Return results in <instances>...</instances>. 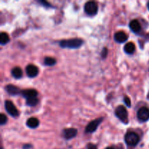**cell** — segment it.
Segmentation results:
<instances>
[{
    "label": "cell",
    "mask_w": 149,
    "mask_h": 149,
    "mask_svg": "<svg viewBox=\"0 0 149 149\" xmlns=\"http://www.w3.org/2000/svg\"><path fill=\"white\" fill-rule=\"evenodd\" d=\"M84 44V41L81 39L74 38V39H63L59 42V45L62 48L68 49H78Z\"/></svg>",
    "instance_id": "cell-1"
},
{
    "label": "cell",
    "mask_w": 149,
    "mask_h": 149,
    "mask_svg": "<svg viewBox=\"0 0 149 149\" xmlns=\"http://www.w3.org/2000/svg\"><path fill=\"white\" fill-rule=\"evenodd\" d=\"M115 115L123 123L127 124L129 122L127 111L124 106H119L116 107L115 109Z\"/></svg>",
    "instance_id": "cell-2"
},
{
    "label": "cell",
    "mask_w": 149,
    "mask_h": 149,
    "mask_svg": "<svg viewBox=\"0 0 149 149\" xmlns=\"http://www.w3.org/2000/svg\"><path fill=\"white\" fill-rule=\"evenodd\" d=\"M125 141L127 145L130 146H135L139 143L140 138L135 132H129L125 135Z\"/></svg>",
    "instance_id": "cell-3"
},
{
    "label": "cell",
    "mask_w": 149,
    "mask_h": 149,
    "mask_svg": "<svg viewBox=\"0 0 149 149\" xmlns=\"http://www.w3.org/2000/svg\"><path fill=\"white\" fill-rule=\"evenodd\" d=\"M84 12L90 16L95 15L98 11V7L97 3L95 1H87L84 4Z\"/></svg>",
    "instance_id": "cell-4"
},
{
    "label": "cell",
    "mask_w": 149,
    "mask_h": 149,
    "mask_svg": "<svg viewBox=\"0 0 149 149\" xmlns=\"http://www.w3.org/2000/svg\"><path fill=\"white\" fill-rule=\"evenodd\" d=\"M4 108L7 113L13 117H17L19 116V111L14 105V103L10 100H5Z\"/></svg>",
    "instance_id": "cell-5"
},
{
    "label": "cell",
    "mask_w": 149,
    "mask_h": 149,
    "mask_svg": "<svg viewBox=\"0 0 149 149\" xmlns=\"http://www.w3.org/2000/svg\"><path fill=\"white\" fill-rule=\"evenodd\" d=\"M103 120V117H100L90 122L88 124V125L86 127L85 133H93V132H94L97 129V127L101 124Z\"/></svg>",
    "instance_id": "cell-6"
},
{
    "label": "cell",
    "mask_w": 149,
    "mask_h": 149,
    "mask_svg": "<svg viewBox=\"0 0 149 149\" xmlns=\"http://www.w3.org/2000/svg\"><path fill=\"white\" fill-rule=\"evenodd\" d=\"M137 117L138 120L142 122H147L149 119V109L147 107H141L137 112Z\"/></svg>",
    "instance_id": "cell-7"
},
{
    "label": "cell",
    "mask_w": 149,
    "mask_h": 149,
    "mask_svg": "<svg viewBox=\"0 0 149 149\" xmlns=\"http://www.w3.org/2000/svg\"><path fill=\"white\" fill-rule=\"evenodd\" d=\"M26 72L28 77H30V78H33V77H36L39 74V68L37 66L33 65V64H29L26 66Z\"/></svg>",
    "instance_id": "cell-8"
},
{
    "label": "cell",
    "mask_w": 149,
    "mask_h": 149,
    "mask_svg": "<svg viewBox=\"0 0 149 149\" xmlns=\"http://www.w3.org/2000/svg\"><path fill=\"white\" fill-rule=\"evenodd\" d=\"M5 90L10 95L15 96L17 95H21L22 90H20L19 87L13 85V84H7L5 86Z\"/></svg>",
    "instance_id": "cell-9"
},
{
    "label": "cell",
    "mask_w": 149,
    "mask_h": 149,
    "mask_svg": "<svg viewBox=\"0 0 149 149\" xmlns=\"http://www.w3.org/2000/svg\"><path fill=\"white\" fill-rule=\"evenodd\" d=\"M21 95L24 97L25 98L27 99L33 98V97H36L38 95V92L36 90L33 89H28V90H22Z\"/></svg>",
    "instance_id": "cell-10"
},
{
    "label": "cell",
    "mask_w": 149,
    "mask_h": 149,
    "mask_svg": "<svg viewBox=\"0 0 149 149\" xmlns=\"http://www.w3.org/2000/svg\"><path fill=\"white\" fill-rule=\"evenodd\" d=\"M63 136L66 140L72 139L77 135V130L75 128H66L63 130Z\"/></svg>",
    "instance_id": "cell-11"
},
{
    "label": "cell",
    "mask_w": 149,
    "mask_h": 149,
    "mask_svg": "<svg viewBox=\"0 0 149 149\" xmlns=\"http://www.w3.org/2000/svg\"><path fill=\"white\" fill-rule=\"evenodd\" d=\"M113 38H114L115 42H118V43H123V42H125L127 40L128 36L125 32L118 31L115 33Z\"/></svg>",
    "instance_id": "cell-12"
},
{
    "label": "cell",
    "mask_w": 149,
    "mask_h": 149,
    "mask_svg": "<svg viewBox=\"0 0 149 149\" xmlns=\"http://www.w3.org/2000/svg\"><path fill=\"white\" fill-rule=\"evenodd\" d=\"M129 26H130V29H131V31L135 33H139L141 30V23H139V21H138V20H131Z\"/></svg>",
    "instance_id": "cell-13"
},
{
    "label": "cell",
    "mask_w": 149,
    "mask_h": 149,
    "mask_svg": "<svg viewBox=\"0 0 149 149\" xmlns=\"http://www.w3.org/2000/svg\"><path fill=\"white\" fill-rule=\"evenodd\" d=\"M39 125V119L35 117H31L26 121V126L31 129H36Z\"/></svg>",
    "instance_id": "cell-14"
},
{
    "label": "cell",
    "mask_w": 149,
    "mask_h": 149,
    "mask_svg": "<svg viewBox=\"0 0 149 149\" xmlns=\"http://www.w3.org/2000/svg\"><path fill=\"white\" fill-rule=\"evenodd\" d=\"M124 51L127 54L131 55V54L134 53V52L135 51V45L132 42H128L124 47Z\"/></svg>",
    "instance_id": "cell-15"
},
{
    "label": "cell",
    "mask_w": 149,
    "mask_h": 149,
    "mask_svg": "<svg viewBox=\"0 0 149 149\" xmlns=\"http://www.w3.org/2000/svg\"><path fill=\"white\" fill-rule=\"evenodd\" d=\"M12 76L15 79H20L23 77V71L20 67H15L12 69Z\"/></svg>",
    "instance_id": "cell-16"
},
{
    "label": "cell",
    "mask_w": 149,
    "mask_h": 149,
    "mask_svg": "<svg viewBox=\"0 0 149 149\" xmlns=\"http://www.w3.org/2000/svg\"><path fill=\"white\" fill-rule=\"evenodd\" d=\"M10 42V37H9L8 34L4 32H1L0 33V44L1 45H5Z\"/></svg>",
    "instance_id": "cell-17"
},
{
    "label": "cell",
    "mask_w": 149,
    "mask_h": 149,
    "mask_svg": "<svg viewBox=\"0 0 149 149\" xmlns=\"http://www.w3.org/2000/svg\"><path fill=\"white\" fill-rule=\"evenodd\" d=\"M57 61L54 58H51V57H46L44 60V63L45 65L47 66H52L56 64Z\"/></svg>",
    "instance_id": "cell-18"
},
{
    "label": "cell",
    "mask_w": 149,
    "mask_h": 149,
    "mask_svg": "<svg viewBox=\"0 0 149 149\" xmlns=\"http://www.w3.org/2000/svg\"><path fill=\"white\" fill-rule=\"evenodd\" d=\"M39 103V100L37 99V97H33V98H30L27 99L26 100V105L29 106H35L38 104Z\"/></svg>",
    "instance_id": "cell-19"
},
{
    "label": "cell",
    "mask_w": 149,
    "mask_h": 149,
    "mask_svg": "<svg viewBox=\"0 0 149 149\" xmlns=\"http://www.w3.org/2000/svg\"><path fill=\"white\" fill-rule=\"evenodd\" d=\"M7 117L6 116L5 114L4 113H1L0 115V125H4L7 123Z\"/></svg>",
    "instance_id": "cell-20"
},
{
    "label": "cell",
    "mask_w": 149,
    "mask_h": 149,
    "mask_svg": "<svg viewBox=\"0 0 149 149\" xmlns=\"http://www.w3.org/2000/svg\"><path fill=\"white\" fill-rule=\"evenodd\" d=\"M124 102H125V103L126 104L127 106H128V107H130L131 100L128 96H125V97H124Z\"/></svg>",
    "instance_id": "cell-21"
},
{
    "label": "cell",
    "mask_w": 149,
    "mask_h": 149,
    "mask_svg": "<svg viewBox=\"0 0 149 149\" xmlns=\"http://www.w3.org/2000/svg\"><path fill=\"white\" fill-rule=\"evenodd\" d=\"M107 55H108V49L106 47H104L101 52L102 58H103V59L106 58V56H107Z\"/></svg>",
    "instance_id": "cell-22"
},
{
    "label": "cell",
    "mask_w": 149,
    "mask_h": 149,
    "mask_svg": "<svg viewBox=\"0 0 149 149\" xmlns=\"http://www.w3.org/2000/svg\"><path fill=\"white\" fill-rule=\"evenodd\" d=\"M87 149H97V146L95 144L93 143H89L87 145Z\"/></svg>",
    "instance_id": "cell-23"
},
{
    "label": "cell",
    "mask_w": 149,
    "mask_h": 149,
    "mask_svg": "<svg viewBox=\"0 0 149 149\" xmlns=\"http://www.w3.org/2000/svg\"><path fill=\"white\" fill-rule=\"evenodd\" d=\"M39 2L40 3V4H44V5H45V7H52V6H51L50 4H49V3L47 2V1H39Z\"/></svg>",
    "instance_id": "cell-24"
},
{
    "label": "cell",
    "mask_w": 149,
    "mask_h": 149,
    "mask_svg": "<svg viewBox=\"0 0 149 149\" xmlns=\"http://www.w3.org/2000/svg\"><path fill=\"white\" fill-rule=\"evenodd\" d=\"M31 148L32 146L30 144H26V145H24L23 146V149H31Z\"/></svg>",
    "instance_id": "cell-25"
},
{
    "label": "cell",
    "mask_w": 149,
    "mask_h": 149,
    "mask_svg": "<svg viewBox=\"0 0 149 149\" xmlns=\"http://www.w3.org/2000/svg\"><path fill=\"white\" fill-rule=\"evenodd\" d=\"M106 149H114L113 148V147H107Z\"/></svg>",
    "instance_id": "cell-26"
},
{
    "label": "cell",
    "mask_w": 149,
    "mask_h": 149,
    "mask_svg": "<svg viewBox=\"0 0 149 149\" xmlns=\"http://www.w3.org/2000/svg\"><path fill=\"white\" fill-rule=\"evenodd\" d=\"M147 7H148V10H149V1L148 3H147Z\"/></svg>",
    "instance_id": "cell-27"
},
{
    "label": "cell",
    "mask_w": 149,
    "mask_h": 149,
    "mask_svg": "<svg viewBox=\"0 0 149 149\" xmlns=\"http://www.w3.org/2000/svg\"><path fill=\"white\" fill-rule=\"evenodd\" d=\"M147 99H148V100H149V92H148V95H147Z\"/></svg>",
    "instance_id": "cell-28"
}]
</instances>
